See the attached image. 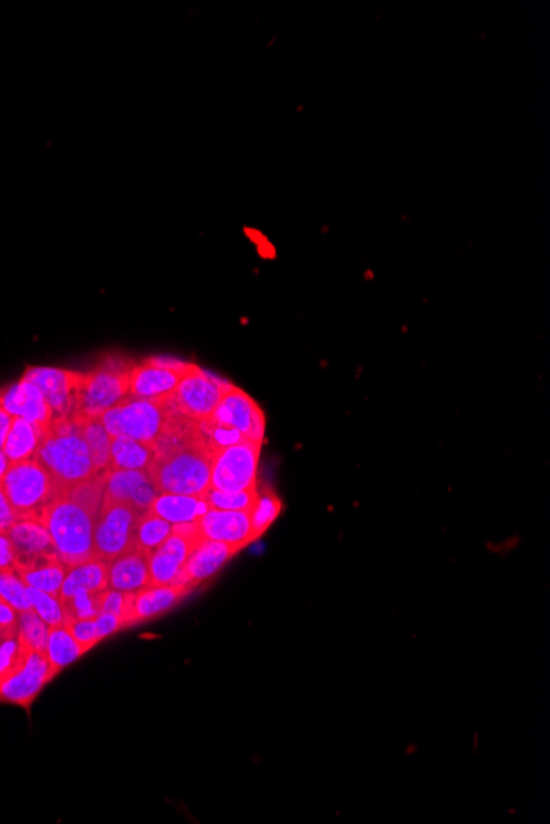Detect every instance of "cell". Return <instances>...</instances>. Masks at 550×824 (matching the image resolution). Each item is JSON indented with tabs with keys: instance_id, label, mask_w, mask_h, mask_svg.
<instances>
[{
	"instance_id": "33",
	"label": "cell",
	"mask_w": 550,
	"mask_h": 824,
	"mask_svg": "<svg viewBox=\"0 0 550 824\" xmlns=\"http://www.w3.org/2000/svg\"><path fill=\"white\" fill-rule=\"evenodd\" d=\"M108 591V589H106ZM78 591L70 598L58 599L63 611V619H96L101 614L104 593Z\"/></svg>"
},
{
	"instance_id": "4",
	"label": "cell",
	"mask_w": 550,
	"mask_h": 824,
	"mask_svg": "<svg viewBox=\"0 0 550 824\" xmlns=\"http://www.w3.org/2000/svg\"><path fill=\"white\" fill-rule=\"evenodd\" d=\"M42 524L47 528L61 563L70 570L96 560L93 548L94 519L65 491L43 512Z\"/></svg>"
},
{
	"instance_id": "12",
	"label": "cell",
	"mask_w": 550,
	"mask_h": 824,
	"mask_svg": "<svg viewBox=\"0 0 550 824\" xmlns=\"http://www.w3.org/2000/svg\"><path fill=\"white\" fill-rule=\"evenodd\" d=\"M211 420L233 426L241 431L248 441L264 443V433H266L264 412L257 405L256 400H252L244 390L238 389L236 385H229L220 405L211 415Z\"/></svg>"
},
{
	"instance_id": "40",
	"label": "cell",
	"mask_w": 550,
	"mask_h": 824,
	"mask_svg": "<svg viewBox=\"0 0 550 824\" xmlns=\"http://www.w3.org/2000/svg\"><path fill=\"white\" fill-rule=\"evenodd\" d=\"M14 571V547L7 537V532L0 533V573H14Z\"/></svg>"
},
{
	"instance_id": "42",
	"label": "cell",
	"mask_w": 550,
	"mask_h": 824,
	"mask_svg": "<svg viewBox=\"0 0 550 824\" xmlns=\"http://www.w3.org/2000/svg\"><path fill=\"white\" fill-rule=\"evenodd\" d=\"M0 629H4L9 634L19 632V617L15 614L14 607L9 606L2 598H0Z\"/></svg>"
},
{
	"instance_id": "27",
	"label": "cell",
	"mask_w": 550,
	"mask_h": 824,
	"mask_svg": "<svg viewBox=\"0 0 550 824\" xmlns=\"http://www.w3.org/2000/svg\"><path fill=\"white\" fill-rule=\"evenodd\" d=\"M83 438L93 459L94 473H108L111 469V435L104 428L101 418L83 420Z\"/></svg>"
},
{
	"instance_id": "10",
	"label": "cell",
	"mask_w": 550,
	"mask_h": 824,
	"mask_svg": "<svg viewBox=\"0 0 550 824\" xmlns=\"http://www.w3.org/2000/svg\"><path fill=\"white\" fill-rule=\"evenodd\" d=\"M205 538L201 535L200 524H173L170 537L150 555V588L154 586H175L182 575L183 566Z\"/></svg>"
},
{
	"instance_id": "31",
	"label": "cell",
	"mask_w": 550,
	"mask_h": 824,
	"mask_svg": "<svg viewBox=\"0 0 550 824\" xmlns=\"http://www.w3.org/2000/svg\"><path fill=\"white\" fill-rule=\"evenodd\" d=\"M106 474H94L88 481L76 484V486L66 487V494L73 502L86 510L93 519H96L104 499V484H106Z\"/></svg>"
},
{
	"instance_id": "38",
	"label": "cell",
	"mask_w": 550,
	"mask_h": 824,
	"mask_svg": "<svg viewBox=\"0 0 550 824\" xmlns=\"http://www.w3.org/2000/svg\"><path fill=\"white\" fill-rule=\"evenodd\" d=\"M0 598L14 607L15 611L32 609L25 583L14 576V573H0Z\"/></svg>"
},
{
	"instance_id": "16",
	"label": "cell",
	"mask_w": 550,
	"mask_h": 824,
	"mask_svg": "<svg viewBox=\"0 0 550 824\" xmlns=\"http://www.w3.org/2000/svg\"><path fill=\"white\" fill-rule=\"evenodd\" d=\"M160 492L152 477L136 469H109L104 484V500H116L132 505L140 515L149 512Z\"/></svg>"
},
{
	"instance_id": "14",
	"label": "cell",
	"mask_w": 550,
	"mask_h": 824,
	"mask_svg": "<svg viewBox=\"0 0 550 824\" xmlns=\"http://www.w3.org/2000/svg\"><path fill=\"white\" fill-rule=\"evenodd\" d=\"M12 547H14L15 571L30 570L40 561L48 560L56 553L50 533L40 520L17 519L7 530Z\"/></svg>"
},
{
	"instance_id": "7",
	"label": "cell",
	"mask_w": 550,
	"mask_h": 824,
	"mask_svg": "<svg viewBox=\"0 0 550 824\" xmlns=\"http://www.w3.org/2000/svg\"><path fill=\"white\" fill-rule=\"evenodd\" d=\"M140 514L132 505L104 500L93 527L94 556L111 561L136 548V527Z\"/></svg>"
},
{
	"instance_id": "29",
	"label": "cell",
	"mask_w": 550,
	"mask_h": 824,
	"mask_svg": "<svg viewBox=\"0 0 550 824\" xmlns=\"http://www.w3.org/2000/svg\"><path fill=\"white\" fill-rule=\"evenodd\" d=\"M173 532V524L154 512H145L137 520L136 550L152 555Z\"/></svg>"
},
{
	"instance_id": "21",
	"label": "cell",
	"mask_w": 550,
	"mask_h": 824,
	"mask_svg": "<svg viewBox=\"0 0 550 824\" xmlns=\"http://www.w3.org/2000/svg\"><path fill=\"white\" fill-rule=\"evenodd\" d=\"M149 555L142 551H127L109 563V589L121 593H137L150 588Z\"/></svg>"
},
{
	"instance_id": "20",
	"label": "cell",
	"mask_w": 550,
	"mask_h": 824,
	"mask_svg": "<svg viewBox=\"0 0 550 824\" xmlns=\"http://www.w3.org/2000/svg\"><path fill=\"white\" fill-rule=\"evenodd\" d=\"M192 591V588L183 586V584L140 589V591L134 593V599H132L131 609L127 614L124 627L162 616V614L177 606L183 598H187Z\"/></svg>"
},
{
	"instance_id": "23",
	"label": "cell",
	"mask_w": 550,
	"mask_h": 824,
	"mask_svg": "<svg viewBox=\"0 0 550 824\" xmlns=\"http://www.w3.org/2000/svg\"><path fill=\"white\" fill-rule=\"evenodd\" d=\"M106 589H109V563L96 558V560L70 568V573L65 576V581L61 584L58 599L70 598L78 591L103 593Z\"/></svg>"
},
{
	"instance_id": "41",
	"label": "cell",
	"mask_w": 550,
	"mask_h": 824,
	"mask_svg": "<svg viewBox=\"0 0 550 824\" xmlns=\"http://www.w3.org/2000/svg\"><path fill=\"white\" fill-rule=\"evenodd\" d=\"M94 622H96V632H98V637L101 640L122 629L121 619H117L116 616H111V614H99Z\"/></svg>"
},
{
	"instance_id": "18",
	"label": "cell",
	"mask_w": 550,
	"mask_h": 824,
	"mask_svg": "<svg viewBox=\"0 0 550 824\" xmlns=\"http://www.w3.org/2000/svg\"><path fill=\"white\" fill-rule=\"evenodd\" d=\"M198 524L205 540L228 543L239 550L252 543L249 512L210 509L198 520Z\"/></svg>"
},
{
	"instance_id": "30",
	"label": "cell",
	"mask_w": 550,
	"mask_h": 824,
	"mask_svg": "<svg viewBox=\"0 0 550 824\" xmlns=\"http://www.w3.org/2000/svg\"><path fill=\"white\" fill-rule=\"evenodd\" d=\"M280 512H282V500L277 497V494L266 486L259 489L256 504L249 512L252 542H256L257 538H261L269 530V527L279 517Z\"/></svg>"
},
{
	"instance_id": "8",
	"label": "cell",
	"mask_w": 550,
	"mask_h": 824,
	"mask_svg": "<svg viewBox=\"0 0 550 824\" xmlns=\"http://www.w3.org/2000/svg\"><path fill=\"white\" fill-rule=\"evenodd\" d=\"M229 382L208 374L201 367L192 364L187 374L178 382L177 389L170 395L172 407L183 417L205 422L220 405Z\"/></svg>"
},
{
	"instance_id": "46",
	"label": "cell",
	"mask_w": 550,
	"mask_h": 824,
	"mask_svg": "<svg viewBox=\"0 0 550 824\" xmlns=\"http://www.w3.org/2000/svg\"><path fill=\"white\" fill-rule=\"evenodd\" d=\"M17 634H19V632H17ZM5 635H14V634H9V632H5L4 629H0V642H2V639H4Z\"/></svg>"
},
{
	"instance_id": "36",
	"label": "cell",
	"mask_w": 550,
	"mask_h": 824,
	"mask_svg": "<svg viewBox=\"0 0 550 824\" xmlns=\"http://www.w3.org/2000/svg\"><path fill=\"white\" fill-rule=\"evenodd\" d=\"M200 423V430L205 436L206 443L210 445L211 450L220 451L224 450V448H228V446L239 445V443H244L246 440V436L241 433V431L236 430L233 426L223 425V423L215 422V420H205V422H198Z\"/></svg>"
},
{
	"instance_id": "13",
	"label": "cell",
	"mask_w": 550,
	"mask_h": 824,
	"mask_svg": "<svg viewBox=\"0 0 550 824\" xmlns=\"http://www.w3.org/2000/svg\"><path fill=\"white\" fill-rule=\"evenodd\" d=\"M80 372L55 367H27L24 379L37 385L52 410L53 420L75 415V392Z\"/></svg>"
},
{
	"instance_id": "3",
	"label": "cell",
	"mask_w": 550,
	"mask_h": 824,
	"mask_svg": "<svg viewBox=\"0 0 550 824\" xmlns=\"http://www.w3.org/2000/svg\"><path fill=\"white\" fill-rule=\"evenodd\" d=\"M136 362L108 354L93 371L80 372L75 392V415L78 420L101 418L129 395V375Z\"/></svg>"
},
{
	"instance_id": "11",
	"label": "cell",
	"mask_w": 550,
	"mask_h": 824,
	"mask_svg": "<svg viewBox=\"0 0 550 824\" xmlns=\"http://www.w3.org/2000/svg\"><path fill=\"white\" fill-rule=\"evenodd\" d=\"M192 367V362L172 357H147L132 367L129 375V399H165L177 389L178 382Z\"/></svg>"
},
{
	"instance_id": "6",
	"label": "cell",
	"mask_w": 550,
	"mask_h": 824,
	"mask_svg": "<svg viewBox=\"0 0 550 824\" xmlns=\"http://www.w3.org/2000/svg\"><path fill=\"white\" fill-rule=\"evenodd\" d=\"M175 408L170 397L155 400H122L101 417L104 428L111 438H131L155 446V441L164 430L167 418Z\"/></svg>"
},
{
	"instance_id": "9",
	"label": "cell",
	"mask_w": 550,
	"mask_h": 824,
	"mask_svg": "<svg viewBox=\"0 0 550 824\" xmlns=\"http://www.w3.org/2000/svg\"><path fill=\"white\" fill-rule=\"evenodd\" d=\"M261 450L262 443L244 441L216 451L211 469V487L228 492L257 489Z\"/></svg>"
},
{
	"instance_id": "45",
	"label": "cell",
	"mask_w": 550,
	"mask_h": 824,
	"mask_svg": "<svg viewBox=\"0 0 550 824\" xmlns=\"http://www.w3.org/2000/svg\"><path fill=\"white\" fill-rule=\"evenodd\" d=\"M9 459L5 456L4 451L0 450V484L4 481L5 474L9 471Z\"/></svg>"
},
{
	"instance_id": "5",
	"label": "cell",
	"mask_w": 550,
	"mask_h": 824,
	"mask_svg": "<svg viewBox=\"0 0 550 824\" xmlns=\"http://www.w3.org/2000/svg\"><path fill=\"white\" fill-rule=\"evenodd\" d=\"M0 486L4 489L5 497L12 505L17 519H33L40 522L48 505L65 491V487H61L55 477L35 458L10 464Z\"/></svg>"
},
{
	"instance_id": "19",
	"label": "cell",
	"mask_w": 550,
	"mask_h": 824,
	"mask_svg": "<svg viewBox=\"0 0 550 824\" xmlns=\"http://www.w3.org/2000/svg\"><path fill=\"white\" fill-rule=\"evenodd\" d=\"M238 551L241 550L228 543L203 540L192 551V555L183 566L182 575L178 578L177 584L195 589L196 586L208 581L211 576H215Z\"/></svg>"
},
{
	"instance_id": "26",
	"label": "cell",
	"mask_w": 550,
	"mask_h": 824,
	"mask_svg": "<svg viewBox=\"0 0 550 824\" xmlns=\"http://www.w3.org/2000/svg\"><path fill=\"white\" fill-rule=\"evenodd\" d=\"M66 570L68 568L61 563L60 558L53 556L48 560L40 561L30 570L20 571L19 575L28 588H35L50 594L53 598H58L61 584L65 581Z\"/></svg>"
},
{
	"instance_id": "15",
	"label": "cell",
	"mask_w": 550,
	"mask_h": 824,
	"mask_svg": "<svg viewBox=\"0 0 550 824\" xmlns=\"http://www.w3.org/2000/svg\"><path fill=\"white\" fill-rule=\"evenodd\" d=\"M47 655L32 650L24 667L0 685V700L30 708L43 686L55 676Z\"/></svg>"
},
{
	"instance_id": "28",
	"label": "cell",
	"mask_w": 550,
	"mask_h": 824,
	"mask_svg": "<svg viewBox=\"0 0 550 824\" xmlns=\"http://www.w3.org/2000/svg\"><path fill=\"white\" fill-rule=\"evenodd\" d=\"M45 655L58 675L63 668L83 657L84 652L80 645L76 644V640L71 637L70 632L66 630L65 625H61V627H50L48 630Z\"/></svg>"
},
{
	"instance_id": "34",
	"label": "cell",
	"mask_w": 550,
	"mask_h": 824,
	"mask_svg": "<svg viewBox=\"0 0 550 824\" xmlns=\"http://www.w3.org/2000/svg\"><path fill=\"white\" fill-rule=\"evenodd\" d=\"M48 627L35 609L19 612V639L35 652L45 653L48 642Z\"/></svg>"
},
{
	"instance_id": "37",
	"label": "cell",
	"mask_w": 550,
	"mask_h": 824,
	"mask_svg": "<svg viewBox=\"0 0 550 824\" xmlns=\"http://www.w3.org/2000/svg\"><path fill=\"white\" fill-rule=\"evenodd\" d=\"M28 598L32 602V607L37 612L38 616L42 617L48 627H61L65 619H63V611H61V604L58 598H53L50 594L38 591L35 588H28Z\"/></svg>"
},
{
	"instance_id": "44",
	"label": "cell",
	"mask_w": 550,
	"mask_h": 824,
	"mask_svg": "<svg viewBox=\"0 0 550 824\" xmlns=\"http://www.w3.org/2000/svg\"><path fill=\"white\" fill-rule=\"evenodd\" d=\"M14 422V417L10 413L5 412L4 408H0V448H4L5 440L9 435L10 426Z\"/></svg>"
},
{
	"instance_id": "32",
	"label": "cell",
	"mask_w": 550,
	"mask_h": 824,
	"mask_svg": "<svg viewBox=\"0 0 550 824\" xmlns=\"http://www.w3.org/2000/svg\"><path fill=\"white\" fill-rule=\"evenodd\" d=\"M32 649L20 642L19 634L5 635L0 642V685L24 667Z\"/></svg>"
},
{
	"instance_id": "22",
	"label": "cell",
	"mask_w": 550,
	"mask_h": 824,
	"mask_svg": "<svg viewBox=\"0 0 550 824\" xmlns=\"http://www.w3.org/2000/svg\"><path fill=\"white\" fill-rule=\"evenodd\" d=\"M150 512L168 520L170 524H187L196 522L210 510V505L203 496H175L159 494L150 505Z\"/></svg>"
},
{
	"instance_id": "1",
	"label": "cell",
	"mask_w": 550,
	"mask_h": 824,
	"mask_svg": "<svg viewBox=\"0 0 550 824\" xmlns=\"http://www.w3.org/2000/svg\"><path fill=\"white\" fill-rule=\"evenodd\" d=\"M81 428L83 420L78 418L53 420L33 456L65 489L88 481L96 474Z\"/></svg>"
},
{
	"instance_id": "17",
	"label": "cell",
	"mask_w": 550,
	"mask_h": 824,
	"mask_svg": "<svg viewBox=\"0 0 550 824\" xmlns=\"http://www.w3.org/2000/svg\"><path fill=\"white\" fill-rule=\"evenodd\" d=\"M0 408H4L12 417L25 418L27 422L37 425L43 435L50 430L53 422L52 410L43 399L42 392L24 377L17 384L2 389Z\"/></svg>"
},
{
	"instance_id": "24",
	"label": "cell",
	"mask_w": 550,
	"mask_h": 824,
	"mask_svg": "<svg viewBox=\"0 0 550 824\" xmlns=\"http://www.w3.org/2000/svg\"><path fill=\"white\" fill-rule=\"evenodd\" d=\"M42 438L43 431L37 425L27 422L25 418L14 417L2 451L10 464L19 463L35 456Z\"/></svg>"
},
{
	"instance_id": "47",
	"label": "cell",
	"mask_w": 550,
	"mask_h": 824,
	"mask_svg": "<svg viewBox=\"0 0 550 824\" xmlns=\"http://www.w3.org/2000/svg\"><path fill=\"white\" fill-rule=\"evenodd\" d=\"M0 395H2V389H0Z\"/></svg>"
},
{
	"instance_id": "35",
	"label": "cell",
	"mask_w": 550,
	"mask_h": 824,
	"mask_svg": "<svg viewBox=\"0 0 550 824\" xmlns=\"http://www.w3.org/2000/svg\"><path fill=\"white\" fill-rule=\"evenodd\" d=\"M203 499L208 502L210 509L215 510H241V512H251L252 507L256 504L257 496H259V489H252V491L228 492L218 491L210 487L205 494H201Z\"/></svg>"
},
{
	"instance_id": "25",
	"label": "cell",
	"mask_w": 550,
	"mask_h": 824,
	"mask_svg": "<svg viewBox=\"0 0 550 824\" xmlns=\"http://www.w3.org/2000/svg\"><path fill=\"white\" fill-rule=\"evenodd\" d=\"M155 459V446L131 438H112L111 469L145 471Z\"/></svg>"
},
{
	"instance_id": "39",
	"label": "cell",
	"mask_w": 550,
	"mask_h": 824,
	"mask_svg": "<svg viewBox=\"0 0 550 824\" xmlns=\"http://www.w3.org/2000/svg\"><path fill=\"white\" fill-rule=\"evenodd\" d=\"M66 630L70 632L71 637L76 640V644L80 645L83 652L93 649L94 645L98 644L99 637L96 632V622L94 619H65L63 622Z\"/></svg>"
},
{
	"instance_id": "43",
	"label": "cell",
	"mask_w": 550,
	"mask_h": 824,
	"mask_svg": "<svg viewBox=\"0 0 550 824\" xmlns=\"http://www.w3.org/2000/svg\"><path fill=\"white\" fill-rule=\"evenodd\" d=\"M15 520H17V515L5 497L4 489L0 486V533L7 532L14 525Z\"/></svg>"
},
{
	"instance_id": "2",
	"label": "cell",
	"mask_w": 550,
	"mask_h": 824,
	"mask_svg": "<svg viewBox=\"0 0 550 824\" xmlns=\"http://www.w3.org/2000/svg\"><path fill=\"white\" fill-rule=\"evenodd\" d=\"M213 456L215 451L201 435L182 448L155 456L147 473L160 494L201 496L211 487Z\"/></svg>"
}]
</instances>
